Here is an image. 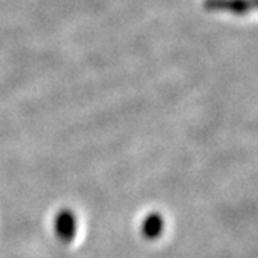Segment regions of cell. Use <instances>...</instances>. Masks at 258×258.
<instances>
[{"instance_id": "cell-1", "label": "cell", "mask_w": 258, "mask_h": 258, "mask_svg": "<svg viewBox=\"0 0 258 258\" xmlns=\"http://www.w3.org/2000/svg\"><path fill=\"white\" fill-rule=\"evenodd\" d=\"M77 216L72 210L62 209L58 212L56 218H54V233H56L58 239L66 244L72 243L77 236Z\"/></svg>"}, {"instance_id": "cell-2", "label": "cell", "mask_w": 258, "mask_h": 258, "mask_svg": "<svg viewBox=\"0 0 258 258\" xmlns=\"http://www.w3.org/2000/svg\"><path fill=\"white\" fill-rule=\"evenodd\" d=\"M206 8L212 11H229L233 14H246L253 8L252 0H207Z\"/></svg>"}, {"instance_id": "cell-3", "label": "cell", "mask_w": 258, "mask_h": 258, "mask_svg": "<svg viewBox=\"0 0 258 258\" xmlns=\"http://www.w3.org/2000/svg\"><path fill=\"white\" fill-rule=\"evenodd\" d=\"M163 227H165V223H163V218L160 213L157 212H153L150 213L143 219L142 223V236L150 239V241H154L159 236H162L163 233Z\"/></svg>"}]
</instances>
